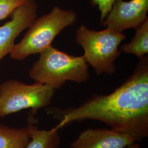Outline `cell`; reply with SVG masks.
Listing matches in <instances>:
<instances>
[{
	"label": "cell",
	"mask_w": 148,
	"mask_h": 148,
	"mask_svg": "<svg viewBox=\"0 0 148 148\" xmlns=\"http://www.w3.org/2000/svg\"><path fill=\"white\" fill-rule=\"evenodd\" d=\"M137 142L132 136L106 128H88L80 133L71 148H125Z\"/></svg>",
	"instance_id": "ba28073f"
},
{
	"label": "cell",
	"mask_w": 148,
	"mask_h": 148,
	"mask_svg": "<svg viewBox=\"0 0 148 148\" xmlns=\"http://www.w3.org/2000/svg\"><path fill=\"white\" fill-rule=\"evenodd\" d=\"M26 0H0V21L10 16Z\"/></svg>",
	"instance_id": "7c38bea8"
},
{
	"label": "cell",
	"mask_w": 148,
	"mask_h": 148,
	"mask_svg": "<svg viewBox=\"0 0 148 148\" xmlns=\"http://www.w3.org/2000/svg\"><path fill=\"white\" fill-rule=\"evenodd\" d=\"M116 1V0H90L91 5L93 7H97L101 12V23L108 15Z\"/></svg>",
	"instance_id": "4fadbf2b"
},
{
	"label": "cell",
	"mask_w": 148,
	"mask_h": 148,
	"mask_svg": "<svg viewBox=\"0 0 148 148\" xmlns=\"http://www.w3.org/2000/svg\"><path fill=\"white\" fill-rule=\"evenodd\" d=\"M56 90L48 85L35 82L27 85L10 79L0 85V117L24 109L37 111L49 106Z\"/></svg>",
	"instance_id": "5b68a950"
},
{
	"label": "cell",
	"mask_w": 148,
	"mask_h": 148,
	"mask_svg": "<svg viewBox=\"0 0 148 148\" xmlns=\"http://www.w3.org/2000/svg\"><path fill=\"white\" fill-rule=\"evenodd\" d=\"M125 34L109 29L97 32L81 25L76 32V42L81 46L87 63L91 65L97 75H112L116 70L115 62L121 52L119 49Z\"/></svg>",
	"instance_id": "277c9868"
},
{
	"label": "cell",
	"mask_w": 148,
	"mask_h": 148,
	"mask_svg": "<svg viewBox=\"0 0 148 148\" xmlns=\"http://www.w3.org/2000/svg\"><path fill=\"white\" fill-rule=\"evenodd\" d=\"M29 76L36 82L54 90L61 88L68 81L80 84L90 79L87 63L83 56L69 55L52 45L40 53L30 69Z\"/></svg>",
	"instance_id": "7a4b0ae2"
},
{
	"label": "cell",
	"mask_w": 148,
	"mask_h": 148,
	"mask_svg": "<svg viewBox=\"0 0 148 148\" xmlns=\"http://www.w3.org/2000/svg\"><path fill=\"white\" fill-rule=\"evenodd\" d=\"M136 30V34L131 42L122 45L119 50L141 59L148 53V19Z\"/></svg>",
	"instance_id": "8fae6325"
},
{
	"label": "cell",
	"mask_w": 148,
	"mask_h": 148,
	"mask_svg": "<svg viewBox=\"0 0 148 148\" xmlns=\"http://www.w3.org/2000/svg\"><path fill=\"white\" fill-rule=\"evenodd\" d=\"M126 148H141V147L138 144L137 142H136V143H133V144H130V145H128V146H127Z\"/></svg>",
	"instance_id": "5bb4252c"
},
{
	"label": "cell",
	"mask_w": 148,
	"mask_h": 148,
	"mask_svg": "<svg viewBox=\"0 0 148 148\" xmlns=\"http://www.w3.org/2000/svg\"><path fill=\"white\" fill-rule=\"evenodd\" d=\"M30 140L27 125L13 128L0 123V148H25Z\"/></svg>",
	"instance_id": "30bf717a"
},
{
	"label": "cell",
	"mask_w": 148,
	"mask_h": 148,
	"mask_svg": "<svg viewBox=\"0 0 148 148\" xmlns=\"http://www.w3.org/2000/svg\"><path fill=\"white\" fill-rule=\"evenodd\" d=\"M60 120L59 129L75 122L92 120L127 133L140 141L148 136V58L140 59L131 76L111 93L94 95L77 107L48 110Z\"/></svg>",
	"instance_id": "6da1fadb"
},
{
	"label": "cell",
	"mask_w": 148,
	"mask_h": 148,
	"mask_svg": "<svg viewBox=\"0 0 148 148\" xmlns=\"http://www.w3.org/2000/svg\"><path fill=\"white\" fill-rule=\"evenodd\" d=\"M148 0H116L101 24L119 33L129 29H136L148 19Z\"/></svg>",
	"instance_id": "8992f818"
},
{
	"label": "cell",
	"mask_w": 148,
	"mask_h": 148,
	"mask_svg": "<svg viewBox=\"0 0 148 148\" xmlns=\"http://www.w3.org/2000/svg\"><path fill=\"white\" fill-rule=\"evenodd\" d=\"M27 126L30 140L25 148H59L60 136L57 126L50 130H41L32 121Z\"/></svg>",
	"instance_id": "9c48e42d"
},
{
	"label": "cell",
	"mask_w": 148,
	"mask_h": 148,
	"mask_svg": "<svg viewBox=\"0 0 148 148\" xmlns=\"http://www.w3.org/2000/svg\"><path fill=\"white\" fill-rule=\"evenodd\" d=\"M77 19V14L74 10L54 7L49 13L36 18L20 42L14 45L10 57L23 60L32 54H40L52 45L60 32L73 25Z\"/></svg>",
	"instance_id": "3957f363"
},
{
	"label": "cell",
	"mask_w": 148,
	"mask_h": 148,
	"mask_svg": "<svg viewBox=\"0 0 148 148\" xmlns=\"http://www.w3.org/2000/svg\"><path fill=\"white\" fill-rule=\"evenodd\" d=\"M37 8L35 1L26 0L12 12L11 21L0 27V61L11 53L16 38L36 19Z\"/></svg>",
	"instance_id": "52a82bcc"
}]
</instances>
